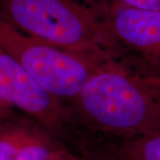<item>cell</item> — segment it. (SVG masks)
<instances>
[{"instance_id": "6da1fadb", "label": "cell", "mask_w": 160, "mask_h": 160, "mask_svg": "<svg viewBox=\"0 0 160 160\" xmlns=\"http://www.w3.org/2000/svg\"><path fill=\"white\" fill-rule=\"evenodd\" d=\"M76 101L97 131L120 139L160 131V73L139 59L133 69L117 62L101 65Z\"/></svg>"}, {"instance_id": "7a4b0ae2", "label": "cell", "mask_w": 160, "mask_h": 160, "mask_svg": "<svg viewBox=\"0 0 160 160\" xmlns=\"http://www.w3.org/2000/svg\"><path fill=\"white\" fill-rule=\"evenodd\" d=\"M109 6L95 0H0V17L19 30L98 63L115 61Z\"/></svg>"}, {"instance_id": "3957f363", "label": "cell", "mask_w": 160, "mask_h": 160, "mask_svg": "<svg viewBox=\"0 0 160 160\" xmlns=\"http://www.w3.org/2000/svg\"><path fill=\"white\" fill-rule=\"evenodd\" d=\"M0 46L44 90L61 101L77 100L102 65L26 34L1 17Z\"/></svg>"}, {"instance_id": "277c9868", "label": "cell", "mask_w": 160, "mask_h": 160, "mask_svg": "<svg viewBox=\"0 0 160 160\" xmlns=\"http://www.w3.org/2000/svg\"><path fill=\"white\" fill-rule=\"evenodd\" d=\"M0 101L28 114L53 138L66 137L70 111L0 46Z\"/></svg>"}, {"instance_id": "5b68a950", "label": "cell", "mask_w": 160, "mask_h": 160, "mask_svg": "<svg viewBox=\"0 0 160 160\" xmlns=\"http://www.w3.org/2000/svg\"><path fill=\"white\" fill-rule=\"evenodd\" d=\"M107 22L115 39L160 73L159 10L132 7L113 0L109 6Z\"/></svg>"}, {"instance_id": "8992f818", "label": "cell", "mask_w": 160, "mask_h": 160, "mask_svg": "<svg viewBox=\"0 0 160 160\" xmlns=\"http://www.w3.org/2000/svg\"><path fill=\"white\" fill-rule=\"evenodd\" d=\"M46 134L50 133L38 123L12 113L0 121V160H11L23 148Z\"/></svg>"}, {"instance_id": "52a82bcc", "label": "cell", "mask_w": 160, "mask_h": 160, "mask_svg": "<svg viewBox=\"0 0 160 160\" xmlns=\"http://www.w3.org/2000/svg\"><path fill=\"white\" fill-rule=\"evenodd\" d=\"M102 152L112 160H160V131L121 138Z\"/></svg>"}, {"instance_id": "ba28073f", "label": "cell", "mask_w": 160, "mask_h": 160, "mask_svg": "<svg viewBox=\"0 0 160 160\" xmlns=\"http://www.w3.org/2000/svg\"><path fill=\"white\" fill-rule=\"evenodd\" d=\"M62 146L55 138L46 134L23 148L11 160H50Z\"/></svg>"}, {"instance_id": "9c48e42d", "label": "cell", "mask_w": 160, "mask_h": 160, "mask_svg": "<svg viewBox=\"0 0 160 160\" xmlns=\"http://www.w3.org/2000/svg\"><path fill=\"white\" fill-rule=\"evenodd\" d=\"M115 1L132 7L160 11V0H115Z\"/></svg>"}, {"instance_id": "30bf717a", "label": "cell", "mask_w": 160, "mask_h": 160, "mask_svg": "<svg viewBox=\"0 0 160 160\" xmlns=\"http://www.w3.org/2000/svg\"><path fill=\"white\" fill-rule=\"evenodd\" d=\"M81 150L82 158L85 160H112L102 151L93 150L89 147H83Z\"/></svg>"}, {"instance_id": "8fae6325", "label": "cell", "mask_w": 160, "mask_h": 160, "mask_svg": "<svg viewBox=\"0 0 160 160\" xmlns=\"http://www.w3.org/2000/svg\"><path fill=\"white\" fill-rule=\"evenodd\" d=\"M50 160H85L82 157H78L77 155L71 153L64 147H62L55 154L52 156Z\"/></svg>"}, {"instance_id": "7c38bea8", "label": "cell", "mask_w": 160, "mask_h": 160, "mask_svg": "<svg viewBox=\"0 0 160 160\" xmlns=\"http://www.w3.org/2000/svg\"><path fill=\"white\" fill-rule=\"evenodd\" d=\"M12 114V109L10 105L0 101V121Z\"/></svg>"}]
</instances>
